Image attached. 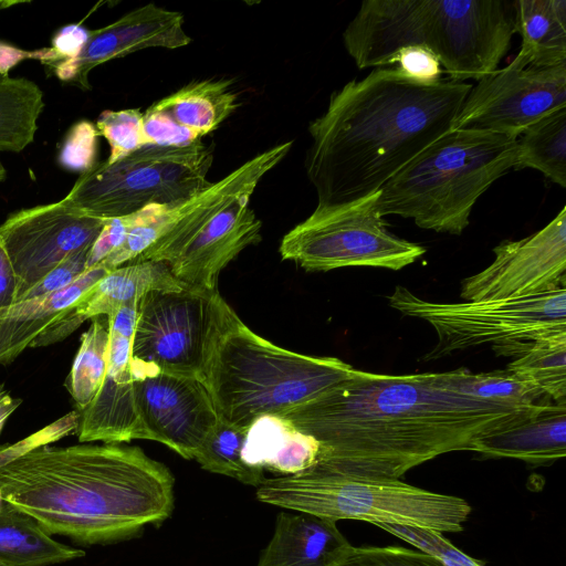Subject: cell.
Masks as SVG:
<instances>
[{
    "mask_svg": "<svg viewBox=\"0 0 566 566\" xmlns=\"http://www.w3.org/2000/svg\"><path fill=\"white\" fill-rule=\"evenodd\" d=\"M531 407L465 397L441 387L436 373L354 369L283 418L319 443L314 465L349 475L399 479L438 455L470 450L478 437Z\"/></svg>",
    "mask_w": 566,
    "mask_h": 566,
    "instance_id": "cell-1",
    "label": "cell"
},
{
    "mask_svg": "<svg viewBox=\"0 0 566 566\" xmlns=\"http://www.w3.org/2000/svg\"><path fill=\"white\" fill-rule=\"evenodd\" d=\"M472 84L418 82L398 67H376L333 92L308 125L305 170L316 208L377 193L429 145L452 129Z\"/></svg>",
    "mask_w": 566,
    "mask_h": 566,
    "instance_id": "cell-2",
    "label": "cell"
},
{
    "mask_svg": "<svg viewBox=\"0 0 566 566\" xmlns=\"http://www.w3.org/2000/svg\"><path fill=\"white\" fill-rule=\"evenodd\" d=\"M175 478L138 447H38L0 465L2 499L81 545L138 536L172 513Z\"/></svg>",
    "mask_w": 566,
    "mask_h": 566,
    "instance_id": "cell-3",
    "label": "cell"
},
{
    "mask_svg": "<svg viewBox=\"0 0 566 566\" xmlns=\"http://www.w3.org/2000/svg\"><path fill=\"white\" fill-rule=\"evenodd\" d=\"M517 138L481 129H451L378 191L382 217L400 216L421 229L460 235L478 199L515 168Z\"/></svg>",
    "mask_w": 566,
    "mask_h": 566,
    "instance_id": "cell-4",
    "label": "cell"
},
{
    "mask_svg": "<svg viewBox=\"0 0 566 566\" xmlns=\"http://www.w3.org/2000/svg\"><path fill=\"white\" fill-rule=\"evenodd\" d=\"M354 367L279 347L241 319L221 338L205 384L220 418L248 429L262 416L283 417L347 378Z\"/></svg>",
    "mask_w": 566,
    "mask_h": 566,
    "instance_id": "cell-5",
    "label": "cell"
},
{
    "mask_svg": "<svg viewBox=\"0 0 566 566\" xmlns=\"http://www.w3.org/2000/svg\"><path fill=\"white\" fill-rule=\"evenodd\" d=\"M255 495L262 503L335 522L399 524L439 534L462 531L472 511L462 497L431 492L400 479L349 475L316 465L297 474L265 478Z\"/></svg>",
    "mask_w": 566,
    "mask_h": 566,
    "instance_id": "cell-6",
    "label": "cell"
},
{
    "mask_svg": "<svg viewBox=\"0 0 566 566\" xmlns=\"http://www.w3.org/2000/svg\"><path fill=\"white\" fill-rule=\"evenodd\" d=\"M212 161V149L201 140L184 147L145 145L112 164L95 163L62 199L102 220L128 217L203 190L211 184Z\"/></svg>",
    "mask_w": 566,
    "mask_h": 566,
    "instance_id": "cell-7",
    "label": "cell"
},
{
    "mask_svg": "<svg viewBox=\"0 0 566 566\" xmlns=\"http://www.w3.org/2000/svg\"><path fill=\"white\" fill-rule=\"evenodd\" d=\"M238 321L218 289L148 292L137 307L134 379L160 371L205 382L218 344Z\"/></svg>",
    "mask_w": 566,
    "mask_h": 566,
    "instance_id": "cell-8",
    "label": "cell"
},
{
    "mask_svg": "<svg viewBox=\"0 0 566 566\" xmlns=\"http://www.w3.org/2000/svg\"><path fill=\"white\" fill-rule=\"evenodd\" d=\"M388 301L437 332L438 343L426 359L485 344L499 355L512 356L518 346L566 333V289L518 298L436 303L398 285Z\"/></svg>",
    "mask_w": 566,
    "mask_h": 566,
    "instance_id": "cell-9",
    "label": "cell"
},
{
    "mask_svg": "<svg viewBox=\"0 0 566 566\" xmlns=\"http://www.w3.org/2000/svg\"><path fill=\"white\" fill-rule=\"evenodd\" d=\"M378 192L329 208H315L282 239L280 254L307 271L373 266L398 271L426 253L422 245L386 228L377 207Z\"/></svg>",
    "mask_w": 566,
    "mask_h": 566,
    "instance_id": "cell-10",
    "label": "cell"
},
{
    "mask_svg": "<svg viewBox=\"0 0 566 566\" xmlns=\"http://www.w3.org/2000/svg\"><path fill=\"white\" fill-rule=\"evenodd\" d=\"M422 10L423 48L457 81L497 70L516 33L514 1L422 0Z\"/></svg>",
    "mask_w": 566,
    "mask_h": 566,
    "instance_id": "cell-11",
    "label": "cell"
},
{
    "mask_svg": "<svg viewBox=\"0 0 566 566\" xmlns=\"http://www.w3.org/2000/svg\"><path fill=\"white\" fill-rule=\"evenodd\" d=\"M472 85L452 129H481L518 138L545 115L566 107V63L538 67L516 54Z\"/></svg>",
    "mask_w": 566,
    "mask_h": 566,
    "instance_id": "cell-12",
    "label": "cell"
},
{
    "mask_svg": "<svg viewBox=\"0 0 566 566\" xmlns=\"http://www.w3.org/2000/svg\"><path fill=\"white\" fill-rule=\"evenodd\" d=\"M253 192L240 193L196 228L165 234L133 262H163L187 287L217 289L220 272L262 240V221L249 207Z\"/></svg>",
    "mask_w": 566,
    "mask_h": 566,
    "instance_id": "cell-13",
    "label": "cell"
},
{
    "mask_svg": "<svg viewBox=\"0 0 566 566\" xmlns=\"http://www.w3.org/2000/svg\"><path fill=\"white\" fill-rule=\"evenodd\" d=\"M104 224L63 199L9 214L0 239L19 280L18 298L66 258L91 249Z\"/></svg>",
    "mask_w": 566,
    "mask_h": 566,
    "instance_id": "cell-14",
    "label": "cell"
},
{
    "mask_svg": "<svg viewBox=\"0 0 566 566\" xmlns=\"http://www.w3.org/2000/svg\"><path fill=\"white\" fill-rule=\"evenodd\" d=\"M493 262L464 279L465 302L518 298L566 289V207L539 231L502 241Z\"/></svg>",
    "mask_w": 566,
    "mask_h": 566,
    "instance_id": "cell-15",
    "label": "cell"
},
{
    "mask_svg": "<svg viewBox=\"0 0 566 566\" xmlns=\"http://www.w3.org/2000/svg\"><path fill=\"white\" fill-rule=\"evenodd\" d=\"M143 439L193 460L219 420L206 384L196 377L155 373L134 380Z\"/></svg>",
    "mask_w": 566,
    "mask_h": 566,
    "instance_id": "cell-16",
    "label": "cell"
},
{
    "mask_svg": "<svg viewBox=\"0 0 566 566\" xmlns=\"http://www.w3.org/2000/svg\"><path fill=\"white\" fill-rule=\"evenodd\" d=\"M184 23L180 12L147 3L108 25L88 30L87 40L78 54L51 69L61 81L90 90L88 75L103 63L144 49L188 45L192 40L185 31Z\"/></svg>",
    "mask_w": 566,
    "mask_h": 566,
    "instance_id": "cell-17",
    "label": "cell"
},
{
    "mask_svg": "<svg viewBox=\"0 0 566 566\" xmlns=\"http://www.w3.org/2000/svg\"><path fill=\"white\" fill-rule=\"evenodd\" d=\"M239 106L228 80L191 82L144 113L147 145L184 147L216 130Z\"/></svg>",
    "mask_w": 566,
    "mask_h": 566,
    "instance_id": "cell-18",
    "label": "cell"
},
{
    "mask_svg": "<svg viewBox=\"0 0 566 566\" xmlns=\"http://www.w3.org/2000/svg\"><path fill=\"white\" fill-rule=\"evenodd\" d=\"M134 335L109 329L104 380L93 400L78 411L76 436L81 443L119 444L143 439L132 374Z\"/></svg>",
    "mask_w": 566,
    "mask_h": 566,
    "instance_id": "cell-19",
    "label": "cell"
},
{
    "mask_svg": "<svg viewBox=\"0 0 566 566\" xmlns=\"http://www.w3.org/2000/svg\"><path fill=\"white\" fill-rule=\"evenodd\" d=\"M422 0H366L343 32L359 69L394 64L402 49L423 48Z\"/></svg>",
    "mask_w": 566,
    "mask_h": 566,
    "instance_id": "cell-20",
    "label": "cell"
},
{
    "mask_svg": "<svg viewBox=\"0 0 566 566\" xmlns=\"http://www.w3.org/2000/svg\"><path fill=\"white\" fill-rule=\"evenodd\" d=\"M186 287L163 262L124 264L111 270L73 308L39 335L31 348L64 340L86 319L101 315L108 317L124 305L139 303L150 291H179Z\"/></svg>",
    "mask_w": 566,
    "mask_h": 566,
    "instance_id": "cell-21",
    "label": "cell"
},
{
    "mask_svg": "<svg viewBox=\"0 0 566 566\" xmlns=\"http://www.w3.org/2000/svg\"><path fill=\"white\" fill-rule=\"evenodd\" d=\"M492 458L547 465L566 455V402L551 399L478 437L470 447Z\"/></svg>",
    "mask_w": 566,
    "mask_h": 566,
    "instance_id": "cell-22",
    "label": "cell"
},
{
    "mask_svg": "<svg viewBox=\"0 0 566 566\" xmlns=\"http://www.w3.org/2000/svg\"><path fill=\"white\" fill-rule=\"evenodd\" d=\"M350 548L335 521L284 510L256 566H338Z\"/></svg>",
    "mask_w": 566,
    "mask_h": 566,
    "instance_id": "cell-23",
    "label": "cell"
},
{
    "mask_svg": "<svg viewBox=\"0 0 566 566\" xmlns=\"http://www.w3.org/2000/svg\"><path fill=\"white\" fill-rule=\"evenodd\" d=\"M111 270L102 263L87 269L69 286L17 302L0 318V365H8L49 326L73 308Z\"/></svg>",
    "mask_w": 566,
    "mask_h": 566,
    "instance_id": "cell-24",
    "label": "cell"
},
{
    "mask_svg": "<svg viewBox=\"0 0 566 566\" xmlns=\"http://www.w3.org/2000/svg\"><path fill=\"white\" fill-rule=\"evenodd\" d=\"M319 443L280 416H262L252 422L242 449L244 463L280 475L301 473L318 459Z\"/></svg>",
    "mask_w": 566,
    "mask_h": 566,
    "instance_id": "cell-25",
    "label": "cell"
},
{
    "mask_svg": "<svg viewBox=\"0 0 566 566\" xmlns=\"http://www.w3.org/2000/svg\"><path fill=\"white\" fill-rule=\"evenodd\" d=\"M85 552L53 538L29 514L8 502L0 507V563L51 566L78 559Z\"/></svg>",
    "mask_w": 566,
    "mask_h": 566,
    "instance_id": "cell-26",
    "label": "cell"
},
{
    "mask_svg": "<svg viewBox=\"0 0 566 566\" xmlns=\"http://www.w3.org/2000/svg\"><path fill=\"white\" fill-rule=\"evenodd\" d=\"M517 52L530 64L552 67L566 63V1H514Z\"/></svg>",
    "mask_w": 566,
    "mask_h": 566,
    "instance_id": "cell-27",
    "label": "cell"
},
{
    "mask_svg": "<svg viewBox=\"0 0 566 566\" xmlns=\"http://www.w3.org/2000/svg\"><path fill=\"white\" fill-rule=\"evenodd\" d=\"M436 379L446 389L499 406L525 408L549 399L533 381L507 368L481 374L460 368L436 373Z\"/></svg>",
    "mask_w": 566,
    "mask_h": 566,
    "instance_id": "cell-28",
    "label": "cell"
},
{
    "mask_svg": "<svg viewBox=\"0 0 566 566\" xmlns=\"http://www.w3.org/2000/svg\"><path fill=\"white\" fill-rule=\"evenodd\" d=\"M43 108L36 83L0 74V153H20L33 143Z\"/></svg>",
    "mask_w": 566,
    "mask_h": 566,
    "instance_id": "cell-29",
    "label": "cell"
},
{
    "mask_svg": "<svg viewBox=\"0 0 566 566\" xmlns=\"http://www.w3.org/2000/svg\"><path fill=\"white\" fill-rule=\"evenodd\" d=\"M515 168L538 170L566 187V107L545 115L521 134Z\"/></svg>",
    "mask_w": 566,
    "mask_h": 566,
    "instance_id": "cell-30",
    "label": "cell"
},
{
    "mask_svg": "<svg viewBox=\"0 0 566 566\" xmlns=\"http://www.w3.org/2000/svg\"><path fill=\"white\" fill-rule=\"evenodd\" d=\"M507 369L533 381L552 401L566 402V333L530 343Z\"/></svg>",
    "mask_w": 566,
    "mask_h": 566,
    "instance_id": "cell-31",
    "label": "cell"
},
{
    "mask_svg": "<svg viewBox=\"0 0 566 566\" xmlns=\"http://www.w3.org/2000/svg\"><path fill=\"white\" fill-rule=\"evenodd\" d=\"M247 430L219 417L193 460L209 472L227 475L258 488L265 480V475L264 470L249 467L242 459Z\"/></svg>",
    "mask_w": 566,
    "mask_h": 566,
    "instance_id": "cell-32",
    "label": "cell"
},
{
    "mask_svg": "<svg viewBox=\"0 0 566 566\" xmlns=\"http://www.w3.org/2000/svg\"><path fill=\"white\" fill-rule=\"evenodd\" d=\"M109 342L108 318H91V325L81 336V345L66 380V388L78 409L85 408L97 394L107 366Z\"/></svg>",
    "mask_w": 566,
    "mask_h": 566,
    "instance_id": "cell-33",
    "label": "cell"
},
{
    "mask_svg": "<svg viewBox=\"0 0 566 566\" xmlns=\"http://www.w3.org/2000/svg\"><path fill=\"white\" fill-rule=\"evenodd\" d=\"M98 136H103L111 148L106 161L112 164L147 145L144 134V113L137 108L104 111L96 124Z\"/></svg>",
    "mask_w": 566,
    "mask_h": 566,
    "instance_id": "cell-34",
    "label": "cell"
},
{
    "mask_svg": "<svg viewBox=\"0 0 566 566\" xmlns=\"http://www.w3.org/2000/svg\"><path fill=\"white\" fill-rule=\"evenodd\" d=\"M376 526L438 558L446 566H484L481 562L464 554L442 534L428 530L399 524L381 523Z\"/></svg>",
    "mask_w": 566,
    "mask_h": 566,
    "instance_id": "cell-35",
    "label": "cell"
},
{
    "mask_svg": "<svg viewBox=\"0 0 566 566\" xmlns=\"http://www.w3.org/2000/svg\"><path fill=\"white\" fill-rule=\"evenodd\" d=\"M338 566H446L434 556L398 546H352Z\"/></svg>",
    "mask_w": 566,
    "mask_h": 566,
    "instance_id": "cell-36",
    "label": "cell"
},
{
    "mask_svg": "<svg viewBox=\"0 0 566 566\" xmlns=\"http://www.w3.org/2000/svg\"><path fill=\"white\" fill-rule=\"evenodd\" d=\"M97 130L87 120L74 124L66 134L59 154V163L72 171H87L95 165Z\"/></svg>",
    "mask_w": 566,
    "mask_h": 566,
    "instance_id": "cell-37",
    "label": "cell"
},
{
    "mask_svg": "<svg viewBox=\"0 0 566 566\" xmlns=\"http://www.w3.org/2000/svg\"><path fill=\"white\" fill-rule=\"evenodd\" d=\"M88 251L90 249L83 250L66 258L46 273L35 285L23 293L18 298V302L50 294L72 284L87 270L86 260Z\"/></svg>",
    "mask_w": 566,
    "mask_h": 566,
    "instance_id": "cell-38",
    "label": "cell"
},
{
    "mask_svg": "<svg viewBox=\"0 0 566 566\" xmlns=\"http://www.w3.org/2000/svg\"><path fill=\"white\" fill-rule=\"evenodd\" d=\"M78 411L74 410L43 428L29 438L7 448L0 449V465L7 463L38 447L50 444L71 432H76L78 426Z\"/></svg>",
    "mask_w": 566,
    "mask_h": 566,
    "instance_id": "cell-39",
    "label": "cell"
},
{
    "mask_svg": "<svg viewBox=\"0 0 566 566\" xmlns=\"http://www.w3.org/2000/svg\"><path fill=\"white\" fill-rule=\"evenodd\" d=\"M87 36L88 30L81 24L65 25L54 34L51 46L38 50L36 60L49 67L72 60L78 54Z\"/></svg>",
    "mask_w": 566,
    "mask_h": 566,
    "instance_id": "cell-40",
    "label": "cell"
},
{
    "mask_svg": "<svg viewBox=\"0 0 566 566\" xmlns=\"http://www.w3.org/2000/svg\"><path fill=\"white\" fill-rule=\"evenodd\" d=\"M395 63L401 72L421 83L438 82L443 73L436 55L421 46L400 50L395 57Z\"/></svg>",
    "mask_w": 566,
    "mask_h": 566,
    "instance_id": "cell-41",
    "label": "cell"
},
{
    "mask_svg": "<svg viewBox=\"0 0 566 566\" xmlns=\"http://www.w3.org/2000/svg\"><path fill=\"white\" fill-rule=\"evenodd\" d=\"M19 280L0 239V318L17 303Z\"/></svg>",
    "mask_w": 566,
    "mask_h": 566,
    "instance_id": "cell-42",
    "label": "cell"
},
{
    "mask_svg": "<svg viewBox=\"0 0 566 566\" xmlns=\"http://www.w3.org/2000/svg\"><path fill=\"white\" fill-rule=\"evenodd\" d=\"M27 59H38V50L25 51L14 45L0 42V74L9 75V71Z\"/></svg>",
    "mask_w": 566,
    "mask_h": 566,
    "instance_id": "cell-43",
    "label": "cell"
},
{
    "mask_svg": "<svg viewBox=\"0 0 566 566\" xmlns=\"http://www.w3.org/2000/svg\"><path fill=\"white\" fill-rule=\"evenodd\" d=\"M21 399L12 398L9 392L0 401V432L9 416L20 406Z\"/></svg>",
    "mask_w": 566,
    "mask_h": 566,
    "instance_id": "cell-44",
    "label": "cell"
},
{
    "mask_svg": "<svg viewBox=\"0 0 566 566\" xmlns=\"http://www.w3.org/2000/svg\"><path fill=\"white\" fill-rule=\"evenodd\" d=\"M20 1H3V0H0V10L2 9H7L11 6H14V4H19Z\"/></svg>",
    "mask_w": 566,
    "mask_h": 566,
    "instance_id": "cell-45",
    "label": "cell"
},
{
    "mask_svg": "<svg viewBox=\"0 0 566 566\" xmlns=\"http://www.w3.org/2000/svg\"><path fill=\"white\" fill-rule=\"evenodd\" d=\"M7 171L2 163L0 161V182L6 179Z\"/></svg>",
    "mask_w": 566,
    "mask_h": 566,
    "instance_id": "cell-46",
    "label": "cell"
},
{
    "mask_svg": "<svg viewBox=\"0 0 566 566\" xmlns=\"http://www.w3.org/2000/svg\"><path fill=\"white\" fill-rule=\"evenodd\" d=\"M7 394L8 391L4 389L3 385H0V401Z\"/></svg>",
    "mask_w": 566,
    "mask_h": 566,
    "instance_id": "cell-47",
    "label": "cell"
},
{
    "mask_svg": "<svg viewBox=\"0 0 566 566\" xmlns=\"http://www.w3.org/2000/svg\"><path fill=\"white\" fill-rule=\"evenodd\" d=\"M4 500L2 499L1 492H0V507L3 504Z\"/></svg>",
    "mask_w": 566,
    "mask_h": 566,
    "instance_id": "cell-48",
    "label": "cell"
},
{
    "mask_svg": "<svg viewBox=\"0 0 566 566\" xmlns=\"http://www.w3.org/2000/svg\"><path fill=\"white\" fill-rule=\"evenodd\" d=\"M0 566H6L4 564L0 563Z\"/></svg>",
    "mask_w": 566,
    "mask_h": 566,
    "instance_id": "cell-49",
    "label": "cell"
}]
</instances>
